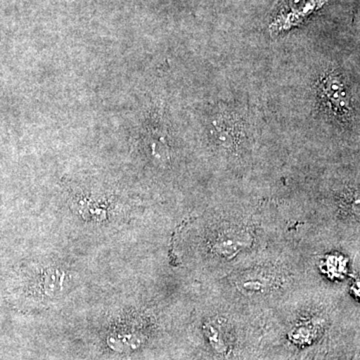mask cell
<instances>
[{
    "label": "cell",
    "instance_id": "6da1fadb",
    "mask_svg": "<svg viewBox=\"0 0 360 360\" xmlns=\"http://www.w3.org/2000/svg\"><path fill=\"white\" fill-rule=\"evenodd\" d=\"M322 94L324 101L328 104L333 112L338 115H345L349 110V98L347 89L338 77H328L322 84Z\"/></svg>",
    "mask_w": 360,
    "mask_h": 360
},
{
    "label": "cell",
    "instance_id": "7a4b0ae2",
    "mask_svg": "<svg viewBox=\"0 0 360 360\" xmlns=\"http://www.w3.org/2000/svg\"><path fill=\"white\" fill-rule=\"evenodd\" d=\"M322 4H323V0H293L291 2L290 11L281 14L274 25L277 30L290 27L298 21L302 20L307 14L312 13Z\"/></svg>",
    "mask_w": 360,
    "mask_h": 360
}]
</instances>
